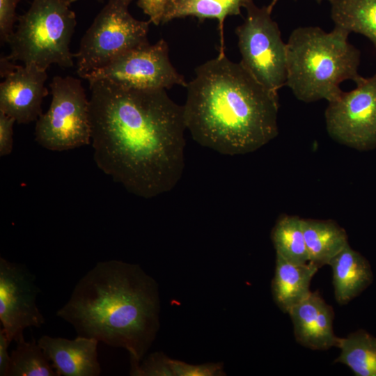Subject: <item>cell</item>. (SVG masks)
<instances>
[{
	"mask_svg": "<svg viewBox=\"0 0 376 376\" xmlns=\"http://www.w3.org/2000/svg\"><path fill=\"white\" fill-rule=\"evenodd\" d=\"M333 275V286L336 301L347 304L359 295L373 281L368 261L348 244L329 262Z\"/></svg>",
	"mask_w": 376,
	"mask_h": 376,
	"instance_id": "15",
	"label": "cell"
},
{
	"mask_svg": "<svg viewBox=\"0 0 376 376\" xmlns=\"http://www.w3.org/2000/svg\"><path fill=\"white\" fill-rule=\"evenodd\" d=\"M132 1L109 0L97 15L75 54L80 77L126 52L149 44L151 22L138 20L130 14L128 8Z\"/></svg>",
	"mask_w": 376,
	"mask_h": 376,
	"instance_id": "6",
	"label": "cell"
},
{
	"mask_svg": "<svg viewBox=\"0 0 376 376\" xmlns=\"http://www.w3.org/2000/svg\"><path fill=\"white\" fill-rule=\"evenodd\" d=\"M244 8L246 18L235 29L240 63L263 86L278 93L287 80L286 43L267 6L249 0Z\"/></svg>",
	"mask_w": 376,
	"mask_h": 376,
	"instance_id": "8",
	"label": "cell"
},
{
	"mask_svg": "<svg viewBox=\"0 0 376 376\" xmlns=\"http://www.w3.org/2000/svg\"><path fill=\"white\" fill-rule=\"evenodd\" d=\"M195 72L183 108L196 142L222 155H245L278 135V93L229 60L223 49Z\"/></svg>",
	"mask_w": 376,
	"mask_h": 376,
	"instance_id": "2",
	"label": "cell"
},
{
	"mask_svg": "<svg viewBox=\"0 0 376 376\" xmlns=\"http://www.w3.org/2000/svg\"><path fill=\"white\" fill-rule=\"evenodd\" d=\"M271 238L276 256L295 264L309 262L301 218L280 217L272 230Z\"/></svg>",
	"mask_w": 376,
	"mask_h": 376,
	"instance_id": "21",
	"label": "cell"
},
{
	"mask_svg": "<svg viewBox=\"0 0 376 376\" xmlns=\"http://www.w3.org/2000/svg\"><path fill=\"white\" fill-rule=\"evenodd\" d=\"M302 225L309 262L318 268L348 244L346 231L333 220L302 219Z\"/></svg>",
	"mask_w": 376,
	"mask_h": 376,
	"instance_id": "17",
	"label": "cell"
},
{
	"mask_svg": "<svg viewBox=\"0 0 376 376\" xmlns=\"http://www.w3.org/2000/svg\"><path fill=\"white\" fill-rule=\"evenodd\" d=\"M335 26L368 38L376 49V0H331Z\"/></svg>",
	"mask_w": 376,
	"mask_h": 376,
	"instance_id": "18",
	"label": "cell"
},
{
	"mask_svg": "<svg viewBox=\"0 0 376 376\" xmlns=\"http://www.w3.org/2000/svg\"><path fill=\"white\" fill-rule=\"evenodd\" d=\"M82 78L88 82L107 80L134 89L166 90L175 85H187L171 64L169 47L164 39L126 52Z\"/></svg>",
	"mask_w": 376,
	"mask_h": 376,
	"instance_id": "9",
	"label": "cell"
},
{
	"mask_svg": "<svg viewBox=\"0 0 376 376\" xmlns=\"http://www.w3.org/2000/svg\"><path fill=\"white\" fill-rule=\"evenodd\" d=\"M16 343L10 354L8 376H58L38 340L27 342L22 337Z\"/></svg>",
	"mask_w": 376,
	"mask_h": 376,
	"instance_id": "22",
	"label": "cell"
},
{
	"mask_svg": "<svg viewBox=\"0 0 376 376\" xmlns=\"http://www.w3.org/2000/svg\"><path fill=\"white\" fill-rule=\"evenodd\" d=\"M10 341L8 338L5 331L0 329V375L8 376L10 366V356L8 354V348Z\"/></svg>",
	"mask_w": 376,
	"mask_h": 376,
	"instance_id": "27",
	"label": "cell"
},
{
	"mask_svg": "<svg viewBox=\"0 0 376 376\" xmlns=\"http://www.w3.org/2000/svg\"><path fill=\"white\" fill-rule=\"evenodd\" d=\"M22 0H0V41L8 42L13 33V26L17 20L16 7Z\"/></svg>",
	"mask_w": 376,
	"mask_h": 376,
	"instance_id": "24",
	"label": "cell"
},
{
	"mask_svg": "<svg viewBox=\"0 0 376 376\" xmlns=\"http://www.w3.org/2000/svg\"><path fill=\"white\" fill-rule=\"evenodd\" d=\"M72 0H33L29 10L18 16V24L8 43L13 61L42 70L52 64L73 66L75 54L70 43L77 24L70 8Z\"/></svg>",
	"mask_w": 376,
	"mask_h": 376,
	"instance_id": "5",
	"label": "cell"
},
{
	"mask_svg": "<svg viewBox=\"0 0 376 376\" xmlns=\"http://www.w3.org/2000/svg\"><path fill=\"white\" fill-rule=\"evenodd\" d=\"M170 375L176 376H214L224 373L221 363L191 365L169 359Z\"/></svg>",
	"mask_w": 376,
	"mask_h": 376,
	"instance_id": "23",
	"label": "cell"
},
{
	"mask_svg": "<svg viewBox=\"0 0 376 376\" xmlns=\"http://www.w3.org/2000/svg\"><path fill=\"white\" fill-rule=\"evenodd\" d=\"M48 111L36 120L35 140L44 148L63 151L91 143L89 99L79 79L55 76Z\"/></svg>",
	"mask_w": 376,
	"mask_h": 376,
	"instance_id": "7",
	"label": "cell"
},
{
	"mask_svg": "<svg viewBox=\"0 0 376 376\" xmlns=\"http://www.w3.org/2000/svg\"><path fill=\"white\" fill-rule=\"evenodd\" d=\"M170 0H138V6L155 25L162 24L166 7Z\"/></svg>",
	"mask_w": 376,
	"mask_h": 376,
	"instance_id": "26",
	"label": "cell"
},
{
	"mask_svg": "<svg viewBox=\"0 0 376 376\" xmlns=\"http://www.w3.org/2000/svg\"><path fill=\"white\" fill-rule=\"evenodd\" d=\"M279 0H272V1L270 2V3L267 6L268 8L269 9V10H271L272 12V10L274 7V6L276 5V3L278 2ZM322 1L323 0H316V1L318 3H321ZM329 1V2H331V0H327Z\"/></svg>",
	"mask_w": 376,
	"mask_h": 376,
	"instance_id": "28",
	"label": "cell"
},
{
	"mask_svg": "<svg viewBox=\"0 0 376 376\" xmlns=\"http://www.w3.org/2000/svg\"><path fill=\"white\" fill-rule=\"evenodd\" d=\"M288 313L299 344L313 350H327L336 346L338 337L333 329L334 312L318 291H311Z\"/></svg>",
	"mask_w": 376,
	"mask_h": 376,
	"instance_id": "13",
	"label": "cell"
},
{
	"mask_svg": "<svg viewBox=\"0 0 376 376\" xmlns=\"http://www.w3.org/2000/svg\"><path fill=\"white\" fill-rule=\"evenodd\" d=\"M318 269L311 262L295 264L276 256L272 294L275 304L283 313H288L308 295L311 281Z\"/></svg>",
	"mask_w": 376,
	"mask_h": 376,
	"instance_id": "16",
	"label": "cell"
},
{
	"mask_svg": "<svg viewBox=\"0 0 376 376\" xmlns=\"http://www.w3.org/2000/svg\"><path fill=\"white\" fill-rule=\"evenodd\" d=\"M349 34L337 26L329 33L318 26L292 31L286 43L285 86L297 99L330 102L343 92L341 82L350 79L357 84L365 78L358 72L361 53L348 42Z\"/></svg>",
	"mask_w": 376,
	"mask_h": 376,
	"instance_id": "4",
	"label": "cell"
},
{
	"mask_svg": "<svg viewBox=\"0 0 376 376\" xmlns=\"http://www.w3.org/2000/svg\"><path fill=\"white\" fill-rule=\"evenodd\" d=\"M326 128L335 141L359 150L376 147V74L329 102Z\"/></svg>",
	"mask_w": 376,
	"mask_h": 376,
	"instance_id": "10",
	"label": "cell"
},
{
	"mask_svg": "<svg viewBox=\"0 0 376 376\" xmlns=\"http://www.w3.org/2000/svg\"><path fill=\"white\" fill-rule=\"evenodd\" d=\"M77 1H78V0H72V2L74 3V2ZM98 1H102V0H98Z\"/></svg>",
	"mask_w": 376,
	"mask_h": 376,
	"instance_id": "29",
	"label": "cell"
},
{
	"mask_svg": "<svg viewBox=\"0 0 376 376\" xmlns=\"http://www.w3.org/2000/svg\"><path fill=\"white\" fill-rule=\"evenodd\" d=\"M335 363L347 366L357 376H376V338L363 329L338 338Z\"/></svg>",
	"mask_w": 376,
	"mask_h": 376,
	"instance_id": "20",
	"label": "cell"
},
{
	"mask_svg": "<svg viewBox=\"0 0 376 376\" xmlns=\"http://www.w3.org/2000/svg\"><path fill=\"white\" fill-rule=\"evenodd\" d=\"M158 285L136 264L100 261L75 285L56 315L79 336L128 351L136 369L159 329Z\"/></svg>",
	"mask_w": 376,
	"mask_h": 376,
	"instance_id": "3",
	"label": "cell"
},
{
	"mask_svg": "<svg viewBox=\"0 0 376 376\" xmlns=\"http://www.w3.org/2000/svg\"><path fill=\"white\" fill-rule=\"evenodd\" d=\"M98 342L95 338L82 336L70 340L45 335L38 340L58 376L100 375Z\"/></svg>",
	"mask_w": 376,
	"mask_h": 376,
	"instance_id": "14",
	"label": "cell"
},
{
	"mask_svg": "<svg viewBox=\"0 0 376 376\" xmlns=\"http://www.w3.org/2000/svg\"><path fill=\"white\" fill-rule=\"evenodd\" d=\"M15 120L0 111V156L11 153L13 146V125Z\"/></svg>",
	"mask_w": 376,
	"mask_h": 376,
	"instance_id": "25",
	"label": "cell"
},
{
	"mask_svg": "<svg viewBox=\"0 0 376 376\" xmlns=\"http://www.w3.org/2000/svg\"><path fill=\"white\" fill-rule=\"evenodd\" d=\"M47 79L46 70L35 65H16L0 84V111L19 124L36 121L49 93Z\"/></svg>",
	"mask_w": 376,
	"mask_h": 376,
	"instance_id": "12",
	"label": "cell"
},
{
	"mask_svg": "<svg viewBox=\"0 0 376 376\" xmlns=\"http://www.w3.org/2000/svg\"><path fill=\"white\" fill-rule=\"evenodd\" d=\"M40 292L34 275L24 265L0 258V321L10 342L24 337L25 329L45 323L36 304Z\"/></svg>",
	"mask_w": 376,
	"mask_h": 376,
	"instance_id": "11",
	"label": "cell"
},
{
	"mask_svg": "<svg viewBox=\"0 0 376 376\" xmlns=\"http://www.w3.org/2000/svg\"><path fill=\"white\" fill-rule=\"evenodd\" d=\"M249 0H170L162 21L167 23L174 19L194 16L201 20L216 19L219 29L223 30L224 22L229 15L241 14V8Z\"/></svg>",
	"mask_w": 376,
	"mask_h": 376,
	"instance_id": "19",
	"label": "cell"
},
{
	"mask_svg": "<svg viewBox=\"0 0 376 376\" xmlns=\"http://www.w3.org/2000/svg\"><path fill=\"white\" fill-rule=\"evenodd\" d=\"M88 83L97 166L141 198L172 190L185 167L183 105L165 89L129 88L107 80Z\"/></svg>",
	"mask_w": 376,
	"mask_h": 376,
	"instance_id": "1",
	"label": "cell"
}]
</instances>
